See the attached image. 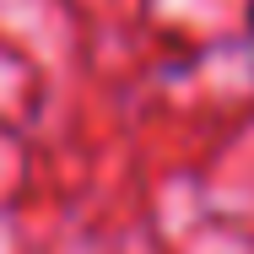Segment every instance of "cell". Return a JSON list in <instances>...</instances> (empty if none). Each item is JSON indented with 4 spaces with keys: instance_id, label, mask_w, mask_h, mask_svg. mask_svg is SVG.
<instances>
[{
    "instance_id": "1",
    "label": "cell",
    "mask_w": 254,
    "mask_h": 254,
    "mask_svg": "<svg viewBox=\"0 0 254 254\" xmlns=\"http://www.w3.org/2000/svg\"><path fill=\"white\" fill-rule=\"evenodd\" d=\"M249 33H254V0H249Z\"/></svg>"
}]
</instances>
